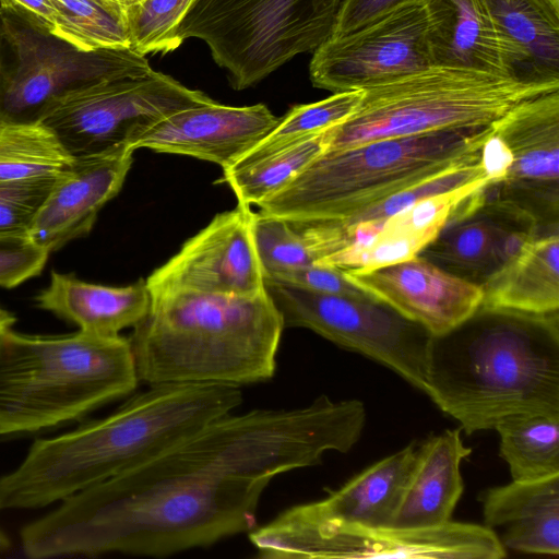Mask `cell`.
<instances>
[{
  "label": "cell",
  "mask_w": 559,
  "mask_h": 559,
  "mask_svg": "<svg viewBox=\"0 0 559 559\" xmlns=\"http://www.w3.org/2000/svg\"><path fill=\"white\" fill-rule=\"evenodd\" d=\"M267 485L226 477L175 442L25 524L21 546L34 559L111 552L164 557L206 547L255 528Z\"/></svg>",
  "instance_id": "obj_1"
},
{
  "label": "cell",
  "mask_w": 559,
  "mask_h": 559,
  "mask_svg": "<svg viewBox=\"0 0 559 559\" xmlns=\"http://www.w3.org/2000/svg\"><path fill=\"white\" fill-rule=\"evenodd\" d=\"M241 401L239 386L150 385L104 418L35 440L19 466L0 476V512L60 502L150 460Z\"/></svg>",
  "instance_id": "obj_2"
},
{
  "label": "cell",
  "mask_w": 559,
  "mask_h": 559,
  "mask_svg": "<svg viewBox=\"0 0 559 559\" xmlns=\"http://www.w3.org/2000/svg\"><path fill=\"white\" fill-rule=\"evenodd\" d=\"M425 393L467 436L512 415L559 417V316L478 309L432 335Z\"/></svg>",
  "instance_id": "obj_3"
},
{
  "label": "cell",
  "mask_w": 559,
  "mask_h": 559,
  "mask_svg": "<svg viewBox=\"0 0 559 559\" xmlns=\"http://www.w3.org/2000/svg\"><path fill=\"white\" fill-rule=\"evenodd\" d=\"M150 294L148 310L128 337L140 381L240 388L273 378L285 328L265 289Z\"/></svg>",
  "instance_id": "obj_4"
},
{
  "label": "cell",
  "mask_w": 559,
  "mask_h": 559,
  "mask_svg": "<svg viewBox=\"0 0 559 559\" xmlns=\"http://www.w3.org/2000/svg\"><path fill=\"white\" fill-rule=\"evenodd\" d=\"M139 382L128 337L12 330L0 352V437L80 419L132 393Z\"/></svg>",
  "instance_id": "obj_5"
},
{
  "label": "cell",
  "mask_w": 559,
  "mask_h": 559,
  "mask_svg": "<svg viewBox=\"0 0 559 559\" xmlns=\"http://www.w3.org/2000/svg\"><path fill=\"white\" fill-rule=\"evenodd\" d=\"M492 130L440 131L323 152L257 206L288 221H345L392 194L479 160Z\"/></svg>",
  "instance_id": "obj_6"
},
{
  "label": "cell",
  "mask_w": 559,
  "mask_h": 559,
  "mask_svg": "<svg viewBox=\"0 0 559 559\" xmlns=\"http://www.w3.org/2000/svg\"><path fill=\"white\" fill-rule=\"evenodd\" d=\"M558 90L559 82L431 66L365 88L356 110L328 130L324 152L383 139L485 129L519 104Z\"/></svg>",
  "instance_id": "obj_7"
},
{
  "label": "cell",
  "mask_w": 559,
  "mask_h": 559,
  "mask_svg": "<svg viewBox=\"0 0 559 559\" xmlns=\"http://www.w3.org/2000/svg\"><path fill=\"white\" fill-rule=\"evenodd\" d=\"M344 0H192L177 31L180 44H206L230 86H253L333 34Z\"/></svg>",
  "instance_id": "obj_8"
},
{
  "label": "cell",
  "mask_w": 559,
  "mask_h": 559,
  "mask_svg": "<svg viewBox=\"0 0 559 559\" xmlns=\"http://www.w3.org/2000/svg\"><path fill=\"white\" fill-rule=\"evenodd\" d=\"M0 118L37 121L63 92L93 82L134 78L153 69L130 48L82 50L11 9L0 8Z\"/></svg>",
  "instance_id": "obj_9"
},
{
  "label": "cell",
  "mask_w": 559,
  "mask_h": 559,
  "mask_svg": "<svg viewBox=\"0 0 559 559\" xmlns=\"http://www.w3.org/2000/svg\"><path fill=\"white\" fill-rule=\"evenodd\" d=\"M211 100L202 91L152 70L70 88L46 105L39 120L72 157H84L134 150V141L157 121Z\"/></svg>",
  "instance_id": "obj_10"
},
{
  "label": "cell",
  "mask_w": 559,
  "mask_h": 559,
  "mask_svg": "<svg viewBox=\"0 0 559 559\" xmlns=\"http://www.w3.org/2000/svg\"><path fill=\"white\" fill-rule=\"evenodd\" d=\"M258 557L501 559L506 548L485 525L450 521L428 527L297 525L276 518L253 528Z\"/></svg>",
  "instance_id": "obj_11"
},
{
  "label": "cell",
  "mask_w": 559,
  "mask_h": 559,
  "mask_svg": "<svg viewBox=\"0 0 559 559\" xmlns=\"http://www.w3.org/2000/svg\"><path fill=\"white\" fill-rule=\"evenodd\" d=\"M284 328H304L391 369L425 393L432 334L372 299L316 293L264 278Z\"/></svg>",
  "instance_id": "obj_12"
},
{
  "label": "cell",
  "mask_w": 559,
  "mask_h": 559,
  "mask_svg": "<svg viewBox=\"0 0 559 559\" xmlns=\"http://www.w3.org/2000/svg\"><path fill=\"white\" fill-rule=\"evenodd\" d=\"M314 87L365 90L432 66L421 0L400 3L358 28L333 35L312 51Z\"/></svg>",
  "instance_id": "obj_13"
},
{
  "label": "cell",
  "mask_w": 559,
  "mask_h": 559,
  "mask_svg": "<svg viewBox=\"0 0 559 559\" xmlns=\"http://www.w3.org/2000/svg\"><path fill=\"white\" fill-rule=\"evenodd\" d=\"M511 165L492 202L558 226L559 90L527 99L493 124Z\"/></svg>",
  "instance_id": "obj_14"
},
{
  "label": "cell",
  "mask_w": 559,
  "mask_h": 559,
  "mask_svg": "<svg viewBox=\"0 0 559 559\" xmlns=\"http://www.w3.org/2000/svg\"><path fill=\"white\" fill-rule=\"evenodd\" d=\"M251 206L218 213L145 280L150 293L189 290L248 296L263 292L249 227Z\"/></svg>",
  "instance_id": "obj_15"
},
{
  "label": "cell",
  "mask_w": 559,
  "mask_h": 559,
  "mask_svg": "<svg viewBox=\"0 0 559 559\" xmlns=\"http://www.w3.org/2000/svg\"><path fill=\"white\" fill-rule=\"evenodd\" d=\"M340 270L370 299L419 323L432 335L443 334L471 318L483 299L481 284L420 255L368 271Z\"/></svg>",
  "instance_id": "obj_16"
},
{
  "label": "cell",
  "mask_w": 559,
  "mask_h": 559,
  "mask_svg": "<svg viewBox=\"0 0 559 559\" xmlns=\"http://www.w3.org/2000/svg\"><path fill=\"white\" fill-rule=\"evenodd\" d=\"M266 105L228 106L214 99L174 112L154 123L133 143L134 151L195 157L231 168L278 122Z\"/></svg>",
  "instance_id": "obj_17"
},
{
  "label": "cell",
  "mask_w": 559,
  "mask_h": 559,
  "mask_svg": "<svg viewBox=\"0 0 559 559\" xmlns=\"http://www.w3.org/2000/svg\"><path fill=\"white\" fill-rule=\"evenodd\" d=\"M134 150L74 157L53 182L27 237L49 253L92 230L102 207L121 190Z\"/></svg>",
  "instance_id": "obj_18"
},
{
  "label": "cell",
  "mask_w": 559,
  "mask_h": 559,
  "mask_svg": "<svg viewBox=\"0 0 559 559\" xmlns=\"http://www.w3.org/2000/svg\"><path fill=\"white\" fill-rule=\"evenodd\" d=\"M417 447L412 442L377 461L319 501L292 507L276 516L297 525L391 526Z\"/></svg>",
  "instance_id": "obj_19"
},
{
  "label": "cell",
  "mask_w": 559,
  "mask_h": 559,
  "mask_svg": "<svg viewBox=\"0 0 559 559\" xmlns=\"http://www.w3.org/2000/svg\"><path fill=\"white\" fill-rule=\"evenodd\" d=\"M471 453L460 427L419 444L391 526L428 527L452 521L464 491L461 464Z\"/></svg>",
  "instance_id": "obj_20"
},
{
  "label": "cell",
  "mask_w": 559,
  "mask_h": 559,
  "mask_svg": "<svg viewBox=\"0 0 559 559\" xmlns=\"http://www.w3.org/2000/svg\"><path fill=\"white\" fill-rule=\"evenodd\" d=\"M484 525L499 528L507 549L524 554H559V475L511 483L485 490Z\"/></svg>",
  "instance_id": "obj_21"
},
{
  "label": "cell",
  "mask_w": 559,
  "mask_h": 559,
  "mask_svg": "<svg viewBox=\"0 0 559 559\" xmlns=\"http://www.w3.org/2000/svg\"><path fill=\"white\" fill-rule=\"evenodd\" d=\"M421 1L432 66L510 76L504 44L483 0Z\"/></svg>",
  "instance_id": "obj_22"
},
{
  "label": "cell",
  "mask_w": 559,
  "mask_h": 559,
  "mask_svg": "<svg viewBox=\"0 0 559 559\" xmlns=\"http://www.w3.org/2000/svg\"><path fill=\"white\" fill-rule=\"evenodd\" d=\"M36 302L40 309L78 325L80 331L115 337L144 318L151 294L144 278L115 287L52 271L49 285L37 295Z\"/></svg>",
  "instance_id": "obj_23"
},
{
  "label": "cell",
  "mask_w": 559,
  "mask_h": 559,
  "mask_svg": "<svg viewBox=\"0 0 559 559\" xmlns=\"http://www.w3.org/2000/svg\"><path fill=\"white\" fill-rule=\"evenodd\" d=\"M504 44L511 78L559 82V0H483Z\"/></svg>",
  "instance_id": "obj_24"
},
{
  "label": "cell",
  "mask_w": 559,
  "mask_h": 559,
  "mask_svg": "<svg viewBox=\"0 0 559 559\" xmlns=\"http://www.w3.org/2000/svg\"><path fill=\"white\" fill-rule=\"evenodd\" d=\"M481 287V310L536 317L558 314V230L531 237Z\"/></svg>",
  "instance_id": "obj_25"
},
{
  "label": "cell",
  "mask_w": 559,
  "mask_h": 559,
  "mask_svg": "<svg viewBox=\"0 0 559 559\" xmlns=\"http://www.w3.org/2000/svg\"><path fill=\"white\" fill-rule=\"evenodd\" d=\"M493 204L504 218H467L445 228L423 252L463 273L487 274V278L535 236L537 225L527 215Z\"/></svg>",
  "instance_id": "obj_26"
},
{
  "label": "cell",
  "mask_w": 559,
  "mask_h": 559,
  "mask_svg": "<svg viewBox=\"0 0 559 559\" xmlns=\"http://www.w3.org/2000/svg\"><path fill=\"white\" fill-rule=\"evenodd\" d=\"M73 159L40 120L17 122L0 118V185L53 181Z\"/></svg>",
  "instance_id": "obj_27"
},
{
  "label": "cell",
  "mask_w": 559,
  "mask_h": 559,
  "mask_svg": "<svg viewBox=\"0 0 559 559\" xmlns=\"http://www.w3.org/2000/svg\"><path fill=\"white\" fill-rule=\"evenodd\" d=\"M493 429L512 480L559 475V417L518 414L501 419Z\"/></svg>",
  "instance_id": "obj_28"
},
{
  "label": "cell",
  "mask_w": 559,
  "mask_h": 559,
  "mask_svg": "<svg viewBox=\"0 0 559 559\" xmlns=\"http://www.w3.org/2000/svg\"><path fill=\"white\" fill-rule=\"evenodd\" d=\"M329 129L292 142L248 164L224 170L223 181L234 191L239 204L257 205L284 188L324 152Z\"/></svg>",
  "instance_id": "obj_29"
},
{
  "label": "cell",
  "mask_w": 559,
  "mask_h": 559,
  "mask_svg": "<svg viewBox=\"0 0 559 559\" xmlns=\"http://www.w3.org/2000/svg\"><path fill=\"white\" fill-rule=\"evenodd\" d=\"M52 34L82 50L130 48L126 8L110 0H50Z\"/></svg>",
  "instance_id": "obj_30"
},
{
  "label": "cell",
  "mask_w": 559,
  "mask_h": 559,
  "mask_svg": "<svg viewBox=\"0 0 559 559\" xmlns=\"http://www.w3.org/2000/svg\"><path fill=\"white\" fill-rule=\"evenodd\" d=\"M364 90L337 92L322 100L292 107L233 167L248 164L292 142L342 123L356 110Z\"/></svg>",
  "instance_id": "obj_31"
},
{
  "label": "cell",
  "mask_w": 559,
  "mask_h": 559,
  "mask_svg": "<svg viewBox=\"0 0 559 559\" xmlns=\"http://www.w3.org/2000/svg\"><path fill=\"white\" fill-rule=\"evenodd\" d=\"M249 227L264 278L314 263L302 237L287 219L251 210Z\"/></svg>",
  "instance_id": "obj_32"
},
{
  "label": "cell",
  "mask_w": 559,
  "mask_h": 559,
  "mask_svg": "<svg viewBox=\"0 0 559 559\" xmlns=\"http://www.w3.org/2000/svg\"><path fill=\"white\" fill-rule=\"evenodd\" d=\"M192 0H140L126 8L130 49L168 53L181 46L178 26Z\"/></svg>",
  "instance_id": "obj_33"
},
{
  "label": "cell",
  "mask_w": 559,
  "mask_h": 559,
  "mask_svg": "<svg viewBox=\"0 0 559 559\" xmlns=\"http://www.w3.org/2000/svg\"><path fill=\"white\" fill-rule=\"evenodd\" d=\"M439 236L427 233H384L358 250L340 258L332 267L368 271L402 262L420 253Z\"/></svg>",
  "instance_id": "obj_34"
},
{
  "label": "cell",
  "mask_w": 559,
  "mask_h": 559,
  "mask_svg": "<svg viewBox=\"0 0 559 559\" xmlns=\"http://www.w3.org/2000/svg\"><path fill=\"white\" fill-rule=\"evenodd\" d=\"M55 181L0 185V236H27Z\"/></svg>",
  "instance_id": "obj_35"
},
{
  "label": "cell",
  "mask_w": 559,
  "mask_h": 559,
  "mask_svg": "<svg viewBox=\"0 0 559 559\" xmlns=\"http://www.w3.org/2000/svg\"><path fill=\"white\" fill-rule=\"evenodd\" d=\"M48 255L27 236H0V287L14 288L39 275Z\"/></svg>",
  "instance_id": "obj_36"
},
{
  "label": "cell",
  "mask_w": 559,
  "mask_h": 559,
  "mask_svg": "<svg viewBox=\"0 0 559 559\" xmlns=\"http://www.w3.org/2000/svg\"><path fill=\"white\" fill-rule=\"evenodd\" d=\"M270 280L285 282L316 293L357 299H370L365 293L348 282L340 269L316 263L289 271Z\"/></svg>",
  "instance_id": "obj_37"
},
{
  "label": "cell",
  "mask_w": 559,
  "mask_h": 559,
  "mask_svg": "<svg viewBox=\"0 0 559 559\" xmlns=\"http://www.w3.org/2000/svg\"><path fill=\"white\" fill-rule=\"evenodd\" d=\"M405 1L411 0H344L332 36L352 32Z\"/></svg>",
  "instance_id": "obj_38"
},
{
  "label": "cell",
  "mask_w": 559,
  "mask_h": 559,
  "mask_svg": "<svg viewBox=\"0 0 559 559\" xmlns=\"http://www.w3.org/2000/svg\"><path fill=\"white\" fill-rule=\"evenodd\" d=\"M0 8L11 9L52 33L57 13L50 0H0Z\"/></svg>",
  "instance_id": "obj_39"
},
{
  "label": "cell",
  "mask_w": 559,
  "mask_h": 559,
  "mask_svg": "<svg viewBox=\"0 0 559 559\" xmlns=\"http://www.w3.org/2000/svg\"><path fill=\"white\" fill-rule=\"evenodd\" d=\"M15 322L16 317L0 306V352Z\"/></svg>",
  "instance_id": "obj_40"
},
{
  "label": "cell",
  "mask_w": 559,
  "mask_h": 559,
  "mask_svg": "<svg viewBox=\"0 0 559 559\" xmlns=\"http://www.w3.org/2000/svg\"><path fill=\"white\" fill-rule=\"evenodd\" d=\"M11 547V539L8 534L0 528V555L8 551Z\"/></svg>",
  "instance_id": "obj_41"
},
{
  "label": "cell",
  "mask_w": 559,
  "mask_h": 559,
  "mask_svg": "<svg viewBox=\"0 0 559 559\" xmlns=\"http://www.w3.org/2000/svg\"><path fill=\"white\" fill-rule=\"evenodd\" d=\"M112 2H116L122 7H128V5H131L140 0H110Z\"/></svg>",
  "instance_id": "obj_42"
},
{
  "label": "cell",
  "mask_w": 559,
  "mask_h": 559,
  "mask_svg": "<svg viewBox=\"0 0 559 559\" xmlns=\"http://www.w3.org/2000/svg\"><path fill=\"white\" fill-rule=\"evenodd\" d=\"M1 67H2V43H1V36H0V74H1Z\"/></svg>",
  "instance_id": "obj_43"
}]
</instances>
